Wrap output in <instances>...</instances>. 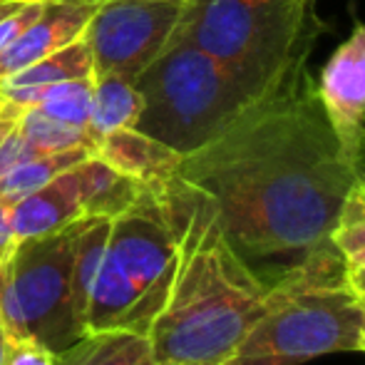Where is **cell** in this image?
Segmentation results:
<instances>
[{
    "mask_svg": "<svg viewBox=\"0 0 365 365\" xmlns=\"http://www.w3.org/2000/svg\"><path fill=\"white\" fill-rule=\"evenodd\" d=\"M179 177L212 199L236 254L259 276L274 264L276 281L328 244L365 167L338 140L303 65L187 154Z\"/></svg>",
    "mask_w": 365,
    "mask_h": 365,
    "instance_id": "6da1fadb",
    "label": "cell"
},
{
    "mask_svg": "<svg viewBox=\"0 0 365 365\" xmlns=\"http://www.w3.org/2000/svg\"><path fill=\"white\" fill-rule=\"evenodd\" d=\"M179 214V264L149 341L159 365H224L271 303V284L239 254L212 199L182 177L162 184Z\"/></svg>",
    "mask_w": 365,
    "mask_h": 365,
    "instance_id": "7a4b0ae2",
    "label": "cell"
},
{
    "mask_svg": "<svg viewBox=\"0 0 365 365\" xmlns=\"http://www.w3.org/2000/svg\"><path fill=\"white\" fill-rule=\"evenodd\" d=\"M365 301L333 244L318 246L271 284V303L224 365H301L361 353Z\"/></svg>",
    "mask_w": 365,
    "mask_h": 365,
    "instance_id": "3957f363",
    "label": "cell"
},
{
    "mask_svg": "<svg viewBox=\"0 0 365 365\" xmlns=\"http://www.w3.org/2000/svg\"><path fill=\"white\" fill-rule=\"evenodd\" d=\"M179 231V214L162 187H142L132 207L112 219L87 303V333H149L177 274Z\"/></svg>",
    "mask_w": 365,
    "mask_h": 365,
    "instance_id": "277c9868",
    "label": "cell"
},
{
    "mask_svg": "<svg viewBox=\"0 0 365 365\" xmlns=\"http://www.w3.org/2000/svg\"><path fill=\"white\" fill-rule=\"evenodd\" d=\"M321 30L316 0H192L182 38L264 97L308 65Z\"/></svg>",
    "mask_w": 365,
    "mask_h": 365,
    "instance_id": "5b68a950",
    "label": "cell"
},
{
    "mask_svg": "<svg viewBox=\"0 0 365 365\" xmlns=\"http://www.w3.org/2000/svg\"><path fill=\"white\" fill-rule=\"evenodd\" d=\"M142 112L135 130L182 157L214 142L259 97L229 68L179 38L135 80Z\"/></svg>",
    "mask_w": 365,
    "mask_h": 365,
    "instance_id": "8992f818",
    "label": "cell"
},
{
    "mask_svg": "<svg viewBox=\"0 0 365 365\" xmlns=\"http://www.w3.org/2000/svg\"><path fill=\"white\" fill-rule=\"evenodd\" d=\"M80 219L25 239L0 269V316L13 341H35L53 356L87 336L73 303V261Z\"/></svg>",
    "mask_w": 365,
    "mask_h": 365,
    "instance_id": "52a82bcc",
    "label": "cell"
},
{
    "mask_svg": "<svg viewBox=\"0 0 365 365\" xmlns=\"http://www.w3.org/2000/svg\"><path fill=\"white\" fill-rule=\"evenodd\" d=\"M192 0H105L85 30L95 75L137 80L179 38Z\"/></svg>",
    "mask_w": 365,
    "mask_h": 365,
    "instance_id": "ba28073f",
    "label": "cell"
},
{
    "mask_svg": "<svg viewBox=\"0 0 365 365\" xmlns=\"http://www.w3.org/2000/svg\"><path fill=\"white\" fill-rule=\"evenodd\" d=\"M316 92L338 140L365 167V23L326 60Z\"/></svg>",
    "mask_w": 365,
    "mask_h": 365,
    "instance_id": "9c48e42d",
    "label": "cell"
},
{
    "mask_svg": "<svg viewBox=\"0 0 365 365\" xmlns=\"http://www.w3.org/2000/svg\"><path fill=\"white\" fill-rule=\"evenodd\" d=\"M105 0H48L40 18L0 53V82L85 35Z\"/></svg>",
    "mask_w": 365,
    "mask_h": 365,
    "instance_id": "30bf717a",
    "label": "cell"
},
{
    "mask_svg": "<svg viewBox=\"0 0 365 365\" xmlns=\"http://www.w3.org/2000/svg\"><path fill=\"white\" fill-rule=\"evenodd\" d=\"M82 217H85V199H82L80 164L13 204V229L18 244L60 231Z\"/></svg>",
    "mask_w": 365,
    "mask_h": 365,
    "instance_id": "8fae6325",
    "label": "cell"
},
{
    "mask_svg": "<svg viewBox=\"0 0 365 365\" xmlns=\"http://www.w3.org/2000/svg\"><path fill=\"white\" fill-rule=\"evenodd\" d=\"M95 154L112 169L149 189L162 187L172 177H177L179 164L184 159L172 147L162 145L159 140L135 130V127L105 135L97 142Z\"/></svg>",
    "mask_w": 365,
    "mask_h": 365,
    "instance_id": "7c38bea8",
    "label": "cell"
},
{
    "mask_svg": "<svg viewBox=\"0 0 365 365\" xmlns=\"http://www.w3.org/2000/svg\"><path fill=\"white\" fill-rule=\"evenodd\" d=\"M53 365H159L147 333L100 331L82 336L53 358Z\"/></svg>",
    "mask_w": 365,
    "mask_h": 365,
    "instance_id": "4fadbf2b",
    "label": "cell"
},
{
    "mask_svg": "<svg viewBox=\"0 0 365 365\" xmlns=\"http://www.w3.org/2000/svg\"><path fill=\"white\" fill-rule=\"evenodd\" d=\"M140 112L142 95L135 80L122 75H95V97H92V115L87 125L95 147L110 132L135 127Z\"/></svg>",
    "mask_w": 365,
    "mask_h": 365,
    "instance_id": "5bb4252c",
    "label": "cell"
},
{
    "mask_svg": "<svg viewBox=\"0 0 365 365\" xmlns=\"http://www.w3.org/2000/svg\"><path fill=\"white\" fill-rule=\"evenodd\" d=\"M82 199H85V217H110L115 219L127 207H132L142 192V184L125 177L97 154L80 162Z\"/></svg>",
    "mask_w": 365,
    "mask_h": 365,
    "instance_id": "9a60e30c",
    "label": "cell"
},
{
    "mask_svg": "<svg viewBox=\"0 0 365 365\" xmlns=\"http://www.w3.org/2000/svg\"><path fill=\"white\" fill-rule=\"evenodd\" d=\"M95 75V63H92L90 45L85 38L65 45L58 53H50L40 58L38 63L28 65L20 73L10 75L8 80L0 82V87H45L65 80H80V77Z\"/></svg>",
    "mask_w": 365,
    "mask_h": 365,
    "instance_id": "2e32d148",
    "label": "cell"
},
{
    "mask_svg": "<svg viewBox=\"0 0 365 365\" xmlns=\"http://www.w3.org/2000/svg\"><path fill=\"white\" fill-rule=\"evenodd\" d=\"M92 154H95L92 149H70V152L40 154V157L28 159V162L13 167L10 172L0 174V199L8 204H15L18 199L28 197L30 192L45 187L58 174L68 172L70 167L85 162Z\"/></svg>",
    "mask_w": 365,
    "mask_h": 365,
    "instance_id": "e0dca14e",
    "label": "cell"
},
{
    "mask_svg": "<svg viewBox=\"0 0 365 365\" xmlns=\"http://www.w3.org/2000/svg\"><path fill=\"white\" fill-rule=\"evenodd\" d=\"M15 125L38 154H58L70 152V149H92L95 152V142H92L90 132L53 120L50 115L40 112L38 107L18 110Z\"/></svg>",
    "mask_w": 365,
    "mask_h": 365,
    "instance_id": "ac0fdd59",
    "label": "cell"
},
{
    "mask_svg": "<svg viewBox=\"0 0 365 365\" xmlns=\"http://www.w3.org/2000/svg\"><path fill=\"white\" fill-rule=\"evenodd\" d=\"M328 241L348 271H365V177L358 179L346 194Z\"/></svg>",
    "mask_w": 365,
    "mask_h": 365,
    "instance_id": "d6986e66",
    "label": "cell"
},
{
    "mask_svg": "<svg viewBox=\"0 0 365 365\" xmlns=\"http://www.w3.org/2000/svg\"><path fill=\"white\" fill-rule=\"evenodd\" d=\"M45 3H48V0H28V3H23L20 8H15L13 13L0 18V53H3L10 43H15V40L40 18Z\"/></svg>",
    "mask_w": 365,
    "mask_h": 365,
    "instance_id": "ffe728a7",
    "label": "cell"
},
{
    "mask_svg": "<svg viewBox=\"0 0 365 365\" xmlns=\"http://www.w3.org/2000/svg\"><path fill=\"white\" fill-rule=\"evenodd\" d=\"M53 353L35 341H15L8 365H53Z\"/></svg>",
    "mask_w": 365,
    "mask_h": 365,
    "instance_id": "44dd1931",
    "label": "cell"
},
{
    "mask_svg": "<svg viewBox=\"0 0 365 365\" xmlns=\"http://www.w3.org/2000/svg\"><path fill=\"white\" fill-rule=\"evenodd\" d=\"M15 246H18V236L13 229V204L0 199V269L8 264Z\"/></svg>",
    "mask_w": 365,
    "mask_h": 365,
    "instance_id": "7402d4cb",
    "label": "cell"
},
{
    "mask_svg": "<svg viewBox=\"0 0 365 365\" xmlns=\"http://www.w3.org/2000/svg\"><path fill=\"white\" fill-rule=\"evenodd\" d=\"M13 348H15V341L8 333V328H5L3 316H0V365H8L10 356H13Z\"/></svg>",
    "mask_w": 365,
    "mask_h": 365,
    "instance_id": "603a6c76",
    "label": "cell"
},
{
    "mask_svg": "<svg viewBox=\"0 0 365 365\" xmlns=\"http://www.w3.org/2000/svg\"><path fill=\"white\" fill-rule=\"evenodd\" d=\"M348 284L365 301V271H348Z\"/></svg>",
    "mask_w": 365,
    "mask_h": 365,
    "instance_id": "cb8c5ba5",
    "label": "cell"
},
{
    "mask_svg": "<svg viewBox=\"0 0 365 365\" xmlns=\"http://www.w3.org/2000/svg\"><path fill=\"white\" fill-rule=\"evenodd\" d=\"M23 3H28V0H0V18H5L8 13H13V10L20 8Z\"/></svg>",
    "mask_w": 365,
    "mask_h": 365,
    "instance_id": "d4e9b609",
    "label": "cell"
},
{
    "mask_svg": "<svg viewBox=\"0 0 365 365\" xmlns=\"http://www.w3.org/2000/svg\"><path fill=\"white\" fill-rule=\"evenodd\" d=\"M361 353H365V323H363V333H361Z\"/></svg>",
    "mask_w": 365,
    "mask_h": 365,
    "instance_id": "484cf974",
    "label": "cell"
},
{
    "mask_svg": "<svg viewBox=\"0 0 365 365\" xmlns=\"http://www.w3.org/2000/svg\"><path fill=\"white\" fill-rule=\"evenodd\" d=\"M0 110H3V102H0Z\"/></svg>",
    "mask_w": 365,
    "mask_h": 365,
    "instance_id": "4316f807",
    "label": "cell"
}]
</instances>
